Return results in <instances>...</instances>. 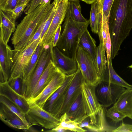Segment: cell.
Wrapping results in <instances>:
<instances>
[{
	"label": "cell",
	"instance_id": "1",
	"mask_svg": "<svg viewBox=\"0 0 132 132\" xmlns=\"http://www.w3.org/2000/svg\"><path fill=\"white\" fill-rule=\"evenodd\" d=\"M108 24L113 59L118 55L122 44L132 29V0H114Z\"/></svg>",
	"mask_w": 132,
	"mask_h": 132
},
{
	"label": "cell",
	"instance_id": "2",
	"mask_svg": "<svg viewBox=\"0 0 132 132\" xmlns=\"http://www.w3.org/2000/svg\"><path fill=\"white\" fill-rule=\"evenodd\" d=\"M51 2L40 4L18 25L11 39L14 50H21L27 46L36 31L46 7Z\"/></svg>",
	"mask_w": 132,
	"mask_h": 132
},
{
	"label": "cell",
	"instance_id": "3",
	"mask_svg": "<svg viewBox=\"0 0 132 132\" xmlns=\"http://www.w3.org/2000/svg\"><path fill=\"white\" fill-rule=\"evenodd\" d=\"M64 21L63 30L56 46L66 55L75 59L80 39L87 29L90 20L82 22L65 18Z\"/></svg>",
	"mask_w": 132,
	"mask_h": 132
},
{
	"label": "cell",
	"instance_id": "4",
	"mask_svg": "<svg viewBox=\"0 0 132 132\" xmlns=\"http://www.w3.org/2000/svg\"><path fill=\"white\" fill-rule=\"evenodd\" d=\"M41 41L39 37L23 49L19 51L13 50L10 75L8 80L13 78L22 77L33 54Z\"/></svg>",
	"mask_w": 132,
	"mask_h": 132
},
{
	"label": "cell",
	"instance_id": "5",
	"mask_svg": "<svg viewBox=\"0 0 132 132\" xmlns=\"http://www.w3.org/2000/svg\"><path fill=\"white\" fill-rule=\"evenodd\" d=\"M28 100L29 108L26 113L25 116L31 126L39 125L45 128L52 129L59 125L60 119L56 118L32 101Z\"/></svg>",
	"mask_w": 132,
	"mask_h": 132
},
{
	"label": "cell",
	"instance_id": "6",
	"mask_svg": "<svg viewBox=\"0 0 132 132\" xmlns=\"http://www.w3.org/2000/svg\"><path fill=\"white\" fill-rule=\"evenodd\" d=\"M75 59L85 81L89 85L96 87L101 80L92 57L78 46L75 54Z\"/></svg>",
	"mask_w": 132,
	"mask_h": 132
},
{
	"label": "cell",
	"instance_id": "7",
	"mask_svg": "<svg viewBox=\"0 0 132 132\" xmlns=\"http://www.w3.org/2000/svg\"><path fill=\"white\" fill-rule=\"evenodd\" d=\"M95 87L87 84L84 80L81 85V91L87 114L90 118V123L97 127L98 115L104 107L99 103L97 98Z\"/></svg>",
	"mask_w": 132,
	"mask_h": 132
},
{
	"label": "cell",
	"instance_id": "8",
	"mask_svg": "<svg viewBox=\"0 0 132 132\" xmlns=\"http://www.w3.org/2000/svg\"><path fill=\"white\" fill-rule=\"evenodd\" d=\"M126 89L123 87L101 81L96 86L95 94L101 105L106 108L113 105Z\"/></svg>",
	"mask_w": 132,
	"mask_h": 132
},
{
	"label": "cell",
	"instance_id": "9",
	"mask_svg": "<svg viewBox=\"0 0 132 132\" xmlns=\"http://www.w3.org/2000/svg\"><path fill=\"white\" fill-rule=\"evenodd\" d=\"M80 70L78 67L64 95L58 118L66 113L81 91V85L84 81Z\"/></svg>",
	"mask_w": 132,
	"mask_h": 132
},
{
	"label": "cell",
	"instance_id": "10",
	"mask_svg": "<svg viewBox=\"0 0 132 132\" xmlns=\"http://www.w3.org/2000/svg\"><path fill=\"white\" fill-rule=\"evenodd\" d=\"M74 74L69 75H65L63 83L47 100L43 108L57 118H58V115L62 106L64 94Z\"/></svg>",
	"mask_w": 132,
	"mask_h": 132
},
{
	"label": "cell",
	"instance_id": "11",
	"mask_svg": "<svg viewBox=\"0 0 132 132\" xmlns=\"http://www.w3.org/2000/svg\"><path fill=\"white\" fill-rule=\"evenodd\" d=\"M69 0H63L60 3L53 17L51 24L41 42L44 47H50L53 49V42L55 32L65 18Z\"/></svg>",
	"mask_w": 132,
	"mask_h": 132
},
{
	"label": "cell",
	"instance_id": "12",
	"mask_svg": "<svg viewBox=\"0 0 132 132\" xmlns=\"http://www.w3.org/2000/svg\"><path fill=\"white\" fill-rule=\"evenodd\" d=\"M51 53V59L56 67L65 75L74 74L77 70L78 66L75 59L64 54L56 46L53 47Z\"/></svg>",
	"mask_w": 132,
	"mask_h": 132
},
{
	"label": "cell",
	"instance_id": "13",
	"mask_svg": "<svg viewBox=\"0 0 132 132\" xmlns=\"http://www.w3.org/2000/svg\"><path fill=\"white\" fill-rule=\"evenodd\" d=\"M13 53L0 35V80L1 83L8 81L10 77Z\"/></svg>",
	"mask_w": 132,
	"mask_h": 132
},
{
	"label": "cell",
	"instance_id": "14",
	"mask_svg": "<svg viewBox=\"0 0 132 132\" xmlns=\"http://www.w3.org/2000/svg\"><path fill=\"white\" fill-rule=\"evenodd\" d=\"M65 75L59 69L49 84L35 98L30 100L43 108L47 100L63 83Z\"/></svg>",
	"mask_w": 132,
	"mask_h": 132
},
{
	"label": "cell",
	"instance_id": "15",
	"mask_svg": "<svg viewBox=\"0 0 132 132\" xmlns=\"http://www.w3.org/2000/svg\"><path fill=\"white\" fill-rule=\"evenodd\" d=\"M51 59L50 47H44L39 59L25 97L29 99L33 90L50 60Z\"/></svg>",
	"mask_w": 132,
	"mask_h": 132
},
{
	"label": "cell",
	"instance_id": "16",
	"mask_svg": "<svg viewBox=\"0 0 132 132\" xmlns=\"http://www.w3.org/2000/svg\"><path fill=\"white\" fill-rule=\"evenodd\" d=\"M44 48V47L41 41L33 54L27 68L22 75V95L24 96L29 86L39 59Z\"/></svg>",
	"mask_w": 132,
	"mask_h": 132
},
{
	"label": "cell",
	"instance_id": "17",
	"mask_svg": "<svg viewBox=\"0 0 132 132\" xmlns=\"http://www.w3.org/2000/svg\"><path fill=\"white\" fill-rule=\"evenodd\" d=\"M0 95L3 96L16 105L26 113L29 105L28 100L24 96L14 91L8 82H0Z\"/></svg>",
	"mask_w": 132,
	"mask_h": 132
},
{
	"label": "cell",
	"instance_id": "18",
	"mask_svg": "<svg viewBox=\"0 0 132 132\" xmlns=\"http://www.w3.org/2000/svg\"><path fill=\"white\" fill-rule=\"evenodd\" d=\"M58 69L51 59L37 82L31 95V100L38 96L49 84Z\"/></svg>",
	"mask_w": 132,
	"mask_h": 132
},
{
	"label": "cell",
	"instance_id": "19",
	"mask_svg": "<svg viewBox=\"0 0 132 132\" xmlns=\"http://www.w3.org/2000/svg\"><path fill=\"white\" fill-rule=\"evenodd\" d=\"M15 20L8 11L0 9V35L7 44L12 34L15 30Z\"/></svg>",
	"mask_w": 132,
	"mask_h": 132
},
{
	"label": "cell",
	"instance_id": "20",
	"mask_svg": "<svg viewBox=\"0 0 132 132\" xmlns=\"http://www.w3.org/2000/svg\"><path fill=\"white\" fill-rule=\"evenodd\" d=\"M0 118L4 123L11 127L24 130L29 128L17 115L1 103Z\"/></svg>",
	"mask_w": 132,
	"mask_h": 132
},
{
	"label": "cell",
	"instance_id": "21",
	"mask_svg": "<svg viewBox=\"0 0 132 132\" xmlns=\"http://www.w3.org/2000/svg\"><path fill=\"white\" fill-rule=\"evenodd\" d=\"M113 105L126 117L132 119V88L126 89Z\"/></svg>",
	"mask_w": 132,
	"mask_h": 132
},
{
	"label": "cell",
	"instance_id": "22",
	"mask_svg": "<svg viewBox=\"0 0 132 132\" xmlns=\"http://www.w3.org/2000/svg\"><path fill=\"white\" fill-rule=\"evenodd\" d=\"M66 113L70 119L78 122L87 115L81 91Z\"/></svg>",
	"mask_w": 132,
	"mask_h": 132
},
{
	"label": "cell",
	"instance_id": "23",
	"mask_svg": "<svg viewBox=\"0 0 132 132\" xmlns=\"http://www.w3.org/2000/svg\"><path fill=\"white\" fill-rule=\"evenodd\" d=\"M112 59H110L102 77L101 80L109 84H112L123 87L126 89L132 88V85L128 84L121 78L114 70L112 63Z\"/></svg>",
	"mask_w": 132,
	"mask_h": 132
},
{
	"label": "cell",
	"instance_id": "24",
	"mask_svg": "<svg viewBox=\"0 0 132 132\" xmlns=\"http://www.w3.org/2000/svg\"><path fill=\"white\" fill-rule=\"evenodd\" d=\"M103 12L100 0H97L91 4L90 24L93 32L98 34L102 26Z\"/></svg>",
	"mask_w": 132,
	"mask_h": 132
},
{
	"label": "cell",
	"instance_id": "25",
	"mask_svg": "<svg viewBox=\"0 0 132 132\" xmlns=\"http://www.w3.org/2000/svg\"><path fill=\"white\" fill-rule=\"evenodd\" d=\"M78 46L86 51L94 61L96 57L97 48L96 42L92 37L87 29L82 35Z\"/></svg>",
	"mask_w": 132,
	"mask_h": 132
},
{
	"label": "cell",
	"instance_id": "26",
	"mask_svg": "<svg viewBox=\"0 0 132 132\" xmlns=\"http://www.w3.org/2000/svg\"><path fill=\"white\" fill-rule=\"evenodd\" d=\"M81 10L79 0H69L65 18L80 22H87L88 20L83 16Z\"/></svg>",
	"mask_w": 132,
	"mask_h": 132
},
{
	"label": "cell",
	"instance_id": "27",
	"mask_svg": "<svg viewBox=\"0 0 132 132\" xmlns=\"http://www.w3.org/2000/svg\"><path fill=\"white\" fill-rule=\"evenodd\" d=\"M105 52L103 42L100 40V44L97 47L96 57L94 61L97 72L101 79L107 65Z\"/></svg>",
	"mask_w": 132,
	"mask_h": 132
},
{
	"label": "cell",
	"instance_id": "28",
	"mask_svg": "<svg viewBox=\"0 0 132 132\" xmlns=\"http://www.w3.org/2000/svg\"><path fill=\"white\" fill-rule=\"evenodd\" d=\"M59 119L60 123L59 125L48 131L52 132L53 130L60 129H67L71 131L84 132L87 131L79 127L78 122L70 119L66 113L62 115Z\"/></svg>",
	"mask_w": 132,
	"mask_h": 132
},
{
	"label": "cell",
	"instance_id": "29",
	"mask_svg": "<svg viewBox=\"0 0 132 132\" xmlns=\"http://www.w3.org/2000/svg\"><path fill=\"white\" fill-rule=\"evenodd\" d=\"M0 102L17 115L28 128L31 126L26 119L25 113L19 106L1 95H0Z\"/></svg>",
	"mask_w": 132,
	"mask_h": 132
},
{
	"label": "cell",
	"instance_id": "30",
	"mask_svg": "<svg viewBox=\"0 0 132 132\" xmlns=\"http://www.w3.org/2000/svg\"><path fill=\"white\" fill-rule=\"evenodd\" d=\"M106 114V117L111 119L115 125L119 122L123 121V119L126 117L113 105L107 110Z\"/></svg>",
	"mask_w": 132,
	"mask_h": 132
},
{
	"label": "cell",
	"instance_id": "31",
	"mask_svg": "<svg viewBox=\"0 0 132 132\" xmlns=\"http://www.w3.org/2000/svg\"><path fill=\"white\" fill-rule=\"evenodd\" d=\"M109 31L108 20L103 13L102 23L101 28L98 34L99 40L103 42L104 46Z\"/></svg>",
	"mask_w": 132,
	"mask_h": 132
},
{
	"label": "cell",
	"instance_id": "32",
	"mask_svg": "<svg viewBox=\"0 0 132 132\" xmlns=\"http://www.w3.org/2000/svg\"><path fill=\"white\" fill-rule=\"evenodd\" d=\"M19 0H0V9L10 11L18 6Z\"/></svg>",
	"mask_w": 132,
	"mask_h": 132
},
{
	"label": "cell",
	"instance_id": "33",
	"mask_svg": "<svg viewBox=\"0 0 132 132\" xmlns=\"http://www.w3.org/2000/svg\"><path fill=\"white\" fill-rule=\"evenodd\" d=\"M79 123V126L81 128H85L90 131L100 132L97 126L90 123V118L87 115Z\"/></svg>",
	"mask_w": 132,
	"mask_h": 132
},
{
	"label": "cell",
	"instance_id": "34",
	"mask_svg": "<svg viewBox=\"0 0 132 132\" xmlns=\"http://www.w3.org/2000/svg\"><path fill=\"white\" fill-rule=\"evenodd\" d=\"M22 77L13 78L9 80L8 82L11 87L18 94L22 95Z\"/></svg>",
	"mask_w": 132,
	"mask_h": 132
},
{
	"label": "cell",
	"instance_id": "35",
	"mask_svg": "<svg viewBox=\"0 0 132 132\" xmlns=\"http://www.w3.org/2000/svg\"><path fill=\"white\" fill-rule=\"evenodd\" d=\"M103 14L108 20L110 12L114 0H100Z\"/></svg>",
	"mask_w": 132,
	"mask_h": 132
},
{
	"label": "cell",
	"instance_id": "36",
	"mask_svg": "<svg viewBox=\"0 0 132 132\" xmlns=\"http://www.w3.org/2000/svg\"><path fill=\"white\" fill-rule=\"evenodd\" d=\"M28 4L26 3L18 5L12 10L7 11L10 13L13 18L15 20L24 11Z\"/></svg>",
	"mask_w": 132,
	"mask_h": 132
},
{
	"label": "cell",
	"instance_id": "37",
	"mask_svg": "<svg viewBox=\"0 0 132 132\" xmlns=\"http://www.w3.org/2000/svg\"><path fill=\"white\" fill-rule=\"evenodd\" d=\"M42 0H31L28 3L24 11L26 15L32 12L40 4Z\"/></svg>",
	"mask_w": 132,
	"mask_h": 132
},
{
	"label": "cell",
	"instance_id": "38",
	"mask_svg": "<svg viewBox=\"0 0 132 132\" xmlns=\"http://www.w3.org/2000/svg\"><path fill=\"white\" fill-rule=\"evenodd\" d=\"M105 48L106 53L107 63H108L110 58H111L112 44L109 31L108 33L107 39L105 45Z\"/></svg>",
	"mask_w": 132,
	"mask_h": 132
},
{
	"label": "cell",
	"instance_id": "39",
	"mask_svg": "<svg viewBox=\"0 0 132 132\" xmlns=\"http://www.w3.org/2000/svg\"><path fill=\"white\" fill-rule=\"evenodd\" d=\"M113 132H131L126 123H125L123 121L120 125L118 128L114 129Z\"/></svg>",
	"mask_w": 132,
	"mask_h": 132
},
{
	"label": "cell",
	"instance_id": "40",
	"mask_svg": "<svg viewBox=\"0 0 132 132\" xmlns=\"http://www.w3.org/2000/svg\"><path fill=\"white\" fill-rule=\"evenodd\" d=\"M61 30V26L60 25L57 28L55 34L53 42V47L56 46L58 41Z\"/></svg>",
	"mask_w": 132,
	"mask_h": 132
},
{
	"label": "cell",
	"instance_id": "41",
	"mask_svg": "<svg viewBox=\"0 0 132 132\" xmlns=\"http://www.w3.org/2000/svg\"><path fill=\"white\" fill-rule=\"evenodd\" d=\"M71 131L65 129H60L53 130L52 132H71Z\"/></svg>",
	"mask_w": 132,
	"mask_h": 132
},
{
	"label": "cell",
	"instance_id": "42",
	"mask_svg": "<svg viewBox=\"0 0 132 132\" xmlns=\"http://www.w3.org/2000/svg\"><path fill=\"white\" fill-rule=\"evenodd\" d=\"M30 0H19L18 5L26 3H28Z\"/></svg>",
	"mask_w": 132,
	"mask_h": 132
},
{
	"label": "cell",
	"instance_id": "43",
	"mask_svg": "<svg viewBox=\"0 0 132 132\" xmlns=\"http://www.w3.org/2000/svg\"><path fill=\"white\" fill-rule=\"evenodd\" d=\"M85 2L87 4H92L97 0H80Z\"/></svg>",
	"mask_w": 132,
	"mask_h": 132
},
{
	"label": "cell",
	"instance_id": "44",
	"mask_svg": "<svg viewBox=\"0 0 132 132\" xmlns=\"http://www.w3.org/2000/svg\"><path fill=\"white\" fill-rule=\"evenodd\" d=\"M51 0H42L40 4L44 3H47L51 1Z\"/></svg>",
	"mask_w": 132,
	"mask_h": 132
},
{
	"label": "cell",
	"instance_id": "45",
	"mask_svg": "<svg viewBox=\"0 0 132 132\" xmlns=\"http://www.w3.org/2000/svg\"><path fill=\"white\" fill-rule=\"evenodd\" d=\"M127 125L130 130L131 132H132V125L127 124Z\"/></svg>",
	"mask_w": 132,
	"mask_h": 132
},
{
	"label": "cell",
	"instance_id": "46",
	"mask_svg": "<svg viewBox=\"0 0 132 132\" xmlns=\"http://www.w3.org/2000/svg\"><path fill=\"white\" fill-rule=\"evenodd\" d=\"M128 67L129 68L132 69V64H131L130 65L128 66ZM131 71L132 72V70H131Z\"/></svg>",
	"mask_w": 132,
	"mask_h": 132
}]
</instances>
